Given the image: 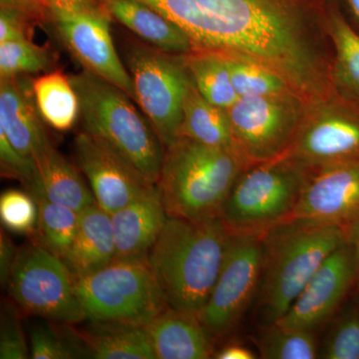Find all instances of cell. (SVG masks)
<instances>
[{
    "label": "cell",
    "instance_id": "1f68e13d",
    "mask_svg": "<svg viewBox=\"0 0 359 359\" xmlns=\"http://www.w3.org/2000/svg\"><path fill=\"white\" fill-rule=\"evenodd\" d=\"M39 204L32 193L8 190L0 197V219L7 230L35 235L39 224Z\"/></svg>",
    "mask_w": 359,
    "mask_h": 359
},
{
    "label": "cell",
    "instance_id": "8992f818",
    "mask_svg": "<svg viewBox=\"0 0 359 359\" xmlns=\"http://www.w3.org/2000/svg\"><path fill=\"white\" fill-rule=\"evenodd\" d=\"M85 318L146 327L169 308L147 257L115 259L75 280Z\"/></svg>",
    "mask_w": 359,
    "mask_h": 359
},
{
    "label": "cell",
    "instance_id": "f35d334b",
    "mask_svg": "<svg viewBox=\"0 0 359 359\" xmlns=\"http://www.w3.org/2000/svg\"><path fill=\"white\" fill-rule=\"evenodd\" d=\"M18 250L11 238L7 237L4 230H1V235H0V282H1L2 287H7Z\"/></svg>",
    "mask_w": 359,
    "mask_h": 359
},
{
    "label": "cell",
    "instance_id": "44dd1931",
    "mask_svg": "<svg viewBox=\"0 0 359 359\" xmlns=\"http://www.w3.org/2000/svg\"><path fill=\"white\" fill-rule=\"evenodd\" d=\"M34 162L36 172L34 181L28 187L29 192L42 194L51 202L78 212L95 204L93 192L85 183L79 168L71 164L52 144Z\"/></svg>",
    "mask_w": 359,
    "mask_h": 359
},
{
    "label": "cell",
    "instance_id": "d6986e66",
    "mask_svg": "<svg viewBox=\"0 0 359 359\" xmlns=\"http://www.w3.org/2000/svg\"><path fill=\"white\" fill-rule=\"evenodd\" d=\"M83 330L67 325L66 330L81 355L96 359H157L145 327L90 321Z\"/></svg>",
    "mask_w": 359,
    "mask_h": 359
},
{
    "label": "cell",
    "instance_id": "cb8c5ba5",
    "mask_svg": "<svg viewBox=\"0 0 359 359\" xmlns=\"http://www.w3.org/2000/svg\"><path fill=\"white\" fill-rule=\"evenodd\" d=\"M32 90L45 124L60 132L73 128L80 117V103L70 76L60 70L45 73L32 80Z\"/></svg>",
    "mask_w": 359,
    "mask_h": 359
},
{
    "label": "cell",
    "instance_id": "ab89813d",
    "mask_svg": "<svg viewBox=\"0 0 359 359\" xmlns=\"http://www.w3.org/2000/svg\"><path fill=\"white\" fill-rule=\"evenodd\" d=\"M217 359H256L259 358L250 347L238 341L228 342L219 351L215 353Z\"/></svg>",
    "mask_w": 359,
    "mask_h": 359
},
{
    "label": "cell",
    "instance_id": "e575fe53",
    "mask_svg": "<svg viewBox=\"0 0 359 359\" xmlns=\"http://www.w3.org/2000/svg\"><path fill=\"white\" fill-rule=\"evenodd\" d=\"M0 163L1 173L8 178L18 180L29 187L35 179V162L25 157L13 147L6 132L0 128Z\"/></svg>",
    "mask_w": 359,
    "mask_h": 359
},
{
    "label": "cell",
    "instance_id": "5bb4252c",
    "mask_svg": "<svg viewBox=\"0 0 359 359\" xmlns=\"http://www.w3.org/2000/svg\"><path fill=\"white\" fill-rule=\"evenodd\" d=\"M74 149L77 166L88 181L97 204L109 214L157 185L86 131L75 137Z\"/></svg>",
    "mask_w": 359,
    "mask_h": 359
},
{
    "label": "cell",
    "instance_id": "b9f144b4",
    "mask_svg": "<svg viewBox=\"0 0 359 359\" xmlns=\"http://www.w3.org/2000/svg\"><path fill=\"white\" fill-rule=\"evenodd\" d=\"M337 2L347 20L359 32V0H337Z\"/></svg>",
    "mask_w": 359,
    "mask_h": 359
},
{
    "label": "cell",
    "instance_id": "3957f363",
    "mask_svg": "<svg viewBox=\"0 0 359 359\" xmlns=\"http://www.w3.org/2000/svg\"><path fill=\"white\" fill-rule=\"evenodd\" d=\"M249 166L238 151L179 137L165 148L157 184L168 216L221 217L231 189Z\"/></svg>",
    "mask_w": 359,
    "mask_h": 359
},
{
    "label": "cell",
    "instance_id": "9c48e42d",
    "mask_svg": "<svg viewBox=\"0 0 359 359\" xmlns=\"http://www.w3.org/2000/svg\"><path fill=\"white\" fill-rule=\"evenodd\" d=\"M309 107L295 93L240 97L226 110L236 149L250 166L287 154Z\"/></svg>",
    "mask_w": 359,
    "mask_h": 359
},
{
    "label": "cell",
    "instance_id": "7c38bea8",
    "mask_svg": "<svg viewBox=\"0 0 359 359\" xmlns=\"http://www.w3.org/2000/svg\"><path fill=\"white\" fill-rule=\"evenodd\" d=\"M358 287L359 275L353 252L344 242L316 269L278 323L316 334L330 323Z\"/></svg>",
    "mask_w": 359,
    "mask_h": 359
},
{
    "label": "cell",
    "instance_id": "4dcf8cb0",
    "mask_svg": "<svg viewBox=\"0 0 359 359\" xmlns=\"http://www.w3.org/2000/svg\"><path fill=\"white\" fill-rule=\"evenodd\" d=\"M51 57L43 46L32 39L0 43V78L33 74L49 69Z\"/></svg>",
    "mask_w": 359,
    "mask_h": 359
},
{
    "label": "cell",
    "instance_id": "5b68a950",
    "mask_svg": "<svg viewBox=\"0 0 359 359\" xmlns=\"http://www.w3.org/2000/svg\"><path fill=\"white\" fill-rule=\"evenodd\" d=\"M314 169L289 154L250 165L231 189L221 218L230 235L263 237L294 219Z\"/></svg>",
    "mask_w": 359,
    "mask_h": 359
},
{
    "label": "cell",
    "instance_id": "f546056e",
    "mask_svg": "<svg viewBox=\"0 0 359 359\" xmlns=\"http://www.w3.org/2000/svg\"><path fill=\"white\" fill-rule=\"evenodd\" d=\"M223 57V56H222ZM238 97H259L295 93L275 73L242 59L223 57ZM297 94V93H295ZM299 95V94H297Z\"/></svg>",
    "mask_w": 359,
    "mask_h": 359
},
{
    "label": "cell",
    "instance_id": "2e32d148",
    "mask_svg": "<svg viewBox=\"0 0 359 359\" xmlns=\"http://www.w3.org/2000/svg\"><path fill=\"white\" fill-rule=\"evenodd\" d=\"M0 128L21 155L35 161L51 145L26 75L0 80Z\"/></svg>",
    "mask_w": 359,
    "mask_h": 359
},
{
    "label": "cell",
    "instance_id": "6da1fadb",
    "mask_svg": "<svg viewBox=\"0 0 359 359\" xmlns=\"http://www.w3.org/2000/svg\"><path fill=\"white\" fill-rule=\"evenodd\" d=\"M231 235L221 217H169L147 259L168 306L199 314L223 268Z\"/></svg>",
    "mask_w": 359,
    "mask_h": 359
},
{
    "label": "cell",
    "instance_id": "277c9868",
    "mask_svg": "<svg viewBox=\"0 0 359 359\" xmlns=\"http://www.w3.org/2000/svg\"><path fill=\"white\" fill-rule=\"evenodd\" d=\"M80 103L84 131L103 142L152 183L158 184L165 148L131 97L83 70L70 75Z\"/></svg>",
    "mask_w": 359,
    "mask_h": 359
},
{
    "label": "cell",
    "instance_id": "52a82bcc",
    "mask_svg": "<svg viewBox=\"0 0 359 359\" xmlns=\"http://www.w3.org/2000/svg\"><path fill=\"white\" fill-rule=\"evenodd\" d=\"M6 289L23 313L65 325L86 320L69 269L36 242L18 250Z\"/></svg>",
    "mask_w": 359,
    "mask_h": 359
},
{
    "label": "cell",
    "instance_id": "4316f807",
    "mask_svg": "<svg viewBox=\"0 0 359 359\" xmlns=\"http://www.w3.org/2000/svg\"><path fill=\"white\" fill-rule=\"evenodd\" d=\"M30 193L34 196L39 210L35 242L63 259L76 235L80 212L51 202L42 194Z\"/></svg>",
    "mask_w": 359,
    "mask_h": 359
},
{
    "label": "cell",
    "instance_id": "d590c367",
    "mask_svg": "<svg viewBox=\"0 0 359 359\" xmlns=\"http://www.w3.org/2000/svg\"><path fill=\"white\" fill-rule=\"evenodd\" d=\"M35 25L37 23L26 14L0 8V43L32 39Z\"/></svg>",
    "mask_w": 359,
    "mask_h": 359
},
{
    "label": "cell",
    "instance_id": "ffe728a7",
    "mask_svg": "<svg viewBox=\"0 0 359 359\" xmlns=\"http://www.w3.org/2000/svg\"><path fill=\"white\" fill-rule=\"evenodd\" d=\"M115 259L111 214L95 203L80 212L76 235L63 262L76 280L105 268Z\"/></svg>",
    "mask_w": 359,
    "mask_h": 359
},
{
    "label": "cell",
    "instance_id": "4fadbf2b",
    "mask_svg": "<svg viewBox=\"0 0 359 359\" xmlns=\"http://www.w3.org/2000/svg\"><path fill=\"white\" fill-rule=\"evenodd\" d=\"M111 20L108 9L50 15L63 43L84 70L115 85L136 102L131 75L113 43Z\"/></svg>",
    "mask_w": 359,
    "mask_h": 359
},
{
    "label": "cell",
    "instance_id": "7a4b0ae2",
    "mask_svg": "<svg viewBox=\"0 0 359 359\" xmlns=\"http://www.w3.org/2000/svg\"><path fill=\"white\" fill-rule=\"evenodd\" d=\"M263 262L256 297L261 325L278 323L334 250L346 242L334 224L292 219L262 237Z\"/></svg>",
    "mask_w": 359,
    "mask_h": 359
},
{
    "label": "cell",
    "instance_id": "30bf717a",
    "mask_svg": "<svg viewBox=\"0 0 359 359\" xmlns=\"http://www.w3.org/2000/svg\"><path fill=\"white\" fill-rule=\"evenodd\" d=\"M263 241L231 235L223 268L198 318L215 340L228 337L256 299L261 280Z\"/></svg>",
    "mask_w": 359,
    "mask_h": 359
},
{
    "label": "cell",
    "instance_id": "d6a6232c",
    "mask_svg": "<svg viewBox=\"0 0 359 359\" xmlns=\"http://www.w3.org/2000/svg\"><path fill=\"white\" fill-rule=\"evenodd\" d=\"M66 330V328H65ZM65 337L47 323L30 327V358L33 359H71L80 358L76 344L70 334Z\"/></svg>",
    "mask_w": 359,
    "mask_h": 359
},
{
    "label": "cell",
    "instance_id": "e0dca14e",
    "mask_svg": "<svg viewBox=\"0 0 359 359\" xmlns=\"http://www.w3.org/2000/svg\"><path fill=\"white\" fill-rule=\"evenodd\" d=\"M168 218L158 185L111 214L116 259L147 257Z\"/></svg>",
    "mask_w": 359,
    "mask_h": 359
},
{
    "label": "cell",
    "instance_id": "83f0119b",
    "mask_svg": "<svg viewBox=\"0 0 359 359\" xmlns=\"http://www.w3.org/2000/svg\"><path fill=\"white\" fill-rule=\"evenodd\" d=\"M264 359L318 358L316 334L299 328L285 327L280 323L261 325L252 339Z\"/></svg>",
    "mask_w": 359,
    "mask_h": 359
},
{
    "label": "cell",
    "instance_id": "74e56055",
    "mask_svg": "<svg viewBox=\"0 0 359 359\" xmlns=\"http://www.w3.org/2000/svg\"><path fill=\"white\" fill-rule=\"evenodd\" d=\"M0 8L26 14L36 23L50 21V14L42 4L41 0H0Z\"/></svg>",
    "mask_w": 359,
    "mask_h": 359
},
{
    "label": "cell",
    "instance_id": "484cf974",
    "mask_svg": "<svg viewBox=\"0 0 359 359\" xmlns=\"http://www.w3.org/2000/svg\"><path fill=\"white\" fill-rule=\"evenodd\" d=\"M183 58L196 88L205 100L228 110L240 98L222 56L193 50L183 54Z\"/></svg>",
    "mask_w": 359,
    "mask_h": 359
},
{
    "label": "cell",
    "instance_id": "60d3db41",
    "mask_svg": "<svg viewBox=\"0 0 359 359\" xmlns=\"http://www.w3.org/2000/svg\"><path fill=\"white\" fill-rule=\"evenodd\" d=\"M346 242L353 250L359 275V218L344 228Z\"/></svg>",
    "mask_w": 359,
    "mask_h": 359
},
{
    "label": "cell",
    "instance_id": "ac0fdd59",
    "mask_svg": "<svg viewBox=\"0 0 359 359\" xmlns=\"http://www.w3.org/2000/svg\"><path fill=\"white\" fill-rule=\"evenodd\" d=\"M157 359L214 358V341L199 318L167 308L145 327Z\"/></svg>",
    "mask_w": 359,
    "mask_h": 359
},
{
    "label": "cell",
    "instance_id": "8fae6325",
    "mask_svg": "<svg viewBox=\"0 0 359 359\" xmlns=\"http://www.w3.org/2000/svg\"><path fill=\"white\" fill-rule=\"evenodd\" d=\"M287 154L311 169L359 162L358 101L337 92L309 105Z\"/></svg>",
    "mask_w": 359,
    "mask_h": 359
},
{
    "label": "cell",
    "instance_id": "ba28073f",
    "mask_svg": "<svg viewBox=\"0 0 359 359\" xmlns=\"http://www.w3.org/2000/svg\"><path fill=\"white\" fill-rule=\"evenodd\" d=\"M127 65L136 103L167 148L179 138L184 101L192 82L183 55L134 44L127 52Z\"/></svg>",
    "mask_w": 359,
    "mask_h": 359
},
{
    "label": "cell",
    "instance_id": "7bdbcfd3",
    "mask_svg": "<svg viewBox=\"0 0 359 359\" xmlns=\"http://www.w3.org/2000/svg\"><path fill=\"white\" fill-rule=\"evenodd\" d=\"M358 292H359V287H358Z\"/></svg>",
    "mask_w": 359,
    "mask_h": 359
},
{
    "label": "cell",
    "instance_id": "8d00e7d4",
    "mask_svg": "<svg viewBox=\"0 0 359 359\" xmlns=\"http://www.w3.org/2000/svg\"><path fill=\"white\" fill-rule=\"evenodd\" d=\"M49 14L84 13L108 9L106 0H41Z\"/></svg>",
    "mask_w": 359,
    "mask_h": 359
},
{
    "label": "cell",
    "instance_id": "7402d4cb",
    "mask_svg": "<svg viewBox=\"0 0 359 359\" xmlns=\"http://www.w3.org/2000/svg\"><path fill=\"white\" fill-rule=\"evenodd\" d=\"M110 15L149 46L183 55L193 51L191 40L173 21L140 0H106Z\"/></svg>",
    "mask_w": 359,
    "mask_h": 359
},
{
    "label": "cell",
    "instance_id": "836d02e7",
    "mask_svg": "<svg viewBox=\"0 0 359 359\" xmlns=\"http://www.w3.org/2000/svg\"><path fill=\"white\" fill-rule=\"evenodd\" d=\"M20 309L15 302L2 304L0 316V358L25 359L29 358L27 342L20 320Z\"/></svg>",
    "mask_w": 359,
    "mask_h": 359
},
{
    "label": "cell",
    "instance_id": "9a60e30c",
    "mask_svg": "<svg viewBox=\"0 0 359 359\" xmlns=\"http://www.w3.org/2000/svg\"><path fill=\"white\" fill-rule=\"evenodd\" d=\"M294 218L342 229L359 218V162L314 169Z\"/></svg>",
    "mask_w": 359,
    "mask_h": 359
},
{
    "label": "cell",
    "instance_id": "d4e9b609",
    "mask_svg": "<svg viewBox=\"0 0 359 359\" xmlns=\"http://www.w3.org/2000/svg\"><path fill=\"white\" fill-rule=\"evenodd\" d=\"M330 32L334 48V81L342 95L359 102V32L342 13L337 0H330Z\"/></svg>",
    "mask_w": 359,
    "mask_h": 359
},
{
    "label": "cell",
    "instance_id": "603a6c76",
    "mask_svg": "<svg viewBox=\"0 0 359 359\" xmlns=\"http://www.w3.org/2000/svg\"><path fill=\"white\" fill-rule=\"evenodd\" d=\"M179 137H186L210 147L235 150L226 110L205 100L193 80L187 91Z\"/></svg>",
    "mask_w": 359,
    "mask_h": 359
},
{
    "label": "cell",
    "instance_id": "f1b7e54d",
    "mask_svg": "<svg viewBox=\"0 0 359 359\" xmlns=\"http://www.w3.org/2000/svg\"><path fill=\"white\" fill-rule=\"evenodd\" d=\"M318 358L359 359V292L340 308L328 323Z\"/></svg>",
    "mask_w": 359,
    "mask_h": 359
}]
</instances>
